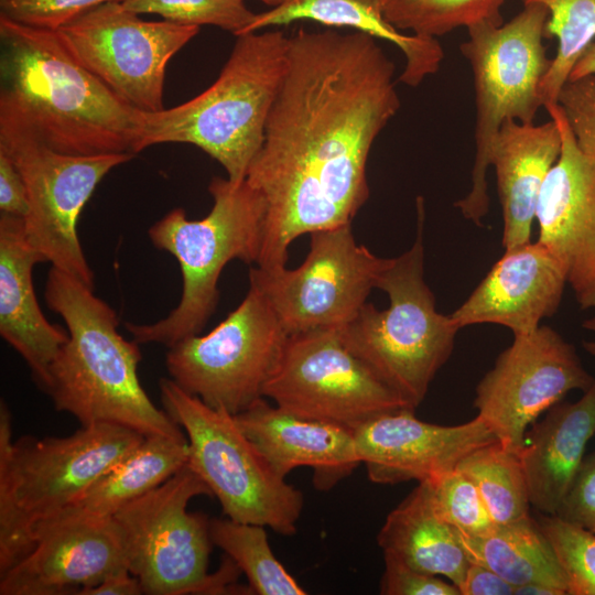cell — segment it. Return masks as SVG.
<instances>
[{"instance_id": "d6a6232c", "label": "cell", "mask_w": 595, "mask_h": 595, "mask_svg": "<svg viewBox=\"0 0 595 595\" xmlns=\"http://www.w3.org/2000/svg\"><path fill=\"white\" fill-rule=\"evenodd\" d=\"M121 4L137 14H159L181 25H214L235 36L245 34L257 14L244 0H123Z\"/></svg>"}, {"instance_id": "52a82bcc", "label": "cell", "mask_w": 595, "mask_h": 595, "mask_svg": "<svg viewBox=\"0 0 595 595\" xmlns=\"http://www.w3.org/2000/svg\"><path fill=\"white\" fill-rule=\"evenodd\" d=\"M424 208L418 199L416 237L409 250L383 270L377 289L389 306L366 303L338 334L412 409L421 404L436 372L450 358L459 331L450 315L436 311L424 280Z\"/></svg>"}, {"instance_id": "4dcf8cb0", "label": "cell", "mask_w": 595, "mask_h": 595, "mask_svg": "<svg viewBox=\"0 0 595 595\" xmlns=\"http://www.w3.org/2000/svg\"><path fill=\"white\" fill-rule=\"evenodd\" d=\"M522 1L543 6L549 12L544 36L556 37L558 50L540 83L539 96L542 107L558 104L573 67L595 40V0Z\"/></svg>"}, {"instance_id": "3957f363", "label": "cell", "mask_w": 595, "mask_h": 595, "mask_svg": "<svg viewBox=\"0 0 595 595\" xmlns=\"http://www.w3.org/2000/svg\"><path fill=\"white\" fill-rule=\"evenodd\" d=\"M0 99L20 110L50 147L75 155H136L139 110L80 65L57 30L0 15Z\"/></svg>"}, {"instance_id": "9a60e30c", "label": "cell", "mask_w": 595, "mask_h": 595, "mask_svg": "<svg viewBox=\"0 0 595 595\" xmlns=\"http://www.w3.org/2000/svg\"><path fill=\"white\" fill-rule=\"evenodd\" d=\"M76 61L137 110L164 109L169 61L199 26L145 21L121 2L102 3L57 30Z\"/></svg>"}, {"instance_id": "74e56055", "label": "cell", "mask_w": 595, "mask_h": 595, "mask_svg": "<svg viewBox=\"0 0 595 595\" xmlns=\"http://www.w3.org/2000/svg\"><path fill=\"white\" fill-rule=\"evenodd\" d=\"M383 560L382 595H461L456 585L436 575L416 571L389 554H383Z\"/></svg>"}, {"instance_id": "603a6c76", "label": "cell", "mask_w": 595, "mask_h": 595, "mask_svg": "<svg viewBox=\"0 0 595 595\" xmlns=\"http://www.w3.org/2000/svg\"><path fill=\"white\" fill-rule=\"evenodd\" d=\"M595 434V376L575 402H558L527 431L520 457L530 502L540 513L555 515Z\"/></svg>"}, {"instance_id": "b9f144b4", "label": "cell", "mask_w": 595, "mask_h": 595, "mask_svg": "<svg viewBox=\"0 0 595 595\" xmlns=\"http://www.w3.org/2000/svg\"><path fill=\"white\" fill-rule=\"evenodd\" d=\"M143 594L138 577L125 569L105 577L99 584L87 588L82 595H139Z\"/></svg>"}, {"instance_id": "5bb4252c", "label": "cell", "mask_w": 595, "mask_h": 595, "mask_svg": "<svg viewBox=\"0 0 595 595\" xmlns=\"http://www.w3.org/2000/svg\"><path fill=\"white\" fill-rule=\"evenodd\" d=\"M310 235V251L296 269L253 267L249 272V282L266 295L289 335L343 327L391 262L358 245L351 224Z\"/></svg>"}, {"instance_id": "d4e9b609", "label": "cell", "mask_w": 595, "mask_h": 595, "mask_svg": "<svg viewBox=\"0 0 595 595\" xmlns=\"http://www.w3.org/2000/svg\"><path fill=\"white\" fill-rule=\"evenodd\" d=\"M312 20L328 26H348L394 44L404 55L405 65L399 79L411 87L435 74L444 58L436 39L403 33L383 14V0H288L257 13L246 33Z\"/></svg>"}, {"instance_id": "ba28073f", "label": "cell", "mask_w": 595, "mask_h": 595, "mask_svg": "<svg viewBox=\"0 0 595 595\" xmlns=\"http://www.w3.org/2000/svg\"><path fill=\"white\" fill-rule=\"evenodd\" d=\"M548 18L543 6L524 4L508 22L468 28V40L461 44L473 74L475 156L470 190L455 206L475 224L489 209L487 172L501 126L532 123L542 107L539 86L551 63L543 45Z\"/></svg>"}, {"instance_id": "8d00e7d4", "label": "cell", "mask_w": 595, "mask_h": 595, "mask_svg": "<svg viewBox=\"0 0 595 595\" xmlns=\"http://www.w3.org/2000/svg\"><path fill=\"white\" fill-rule=\"evenodd\" d=\"M558 104L578 148L595 164V75L566 82Z\"/></svg>"}, {"instance_id": "f6af8a7d", "label": "cell", "mask_w": 595, "mask_h": 595, "mask_svg": "<svg viewBox=\"0 0 595 595\" xmlns=\"http://www.w3.org/2000/svg\"><path fill=\"white\" fill-rule=\"evenodd\" d=\"M582 326L585 329L592 332L593 334V337L591 339L583 342V347L591 356L595 358V314L592 317L585 320Z\"/></svg>"}, {"instance_id": "7a4b0ae2", "label": "cell", "mask_w": 595, "mask_h": 595, "mask_svg": "<svg viewBox=\"0 0 595 595\" xmlns=\"http://www.w3.org/2000/svg\"><path fill=\"white\" fill-rule=\"evenodd\" d=\"M44 300L68 332L42 389L57 411L73 415L82 426L110 423L144 436L186 437L144 391L138 376L140 344L119 333L118 314L94 288L52 267Z\"/></svg>"}, {"instance_id": "f35d334b", "label": "cell", "mask_w": 595, "mask_h": 595, "mask_svg": "<svg viewBox=\"0 0 595 595\" xmlns=\"http://www.w3.org/2000/svg\"><path fill=\"white\" fill-rule=\"evenodd\" d=\"M554 516L595 533V451L584 457Z\"/></svg>"}, {"instance_id": "e575fe53", "label": "cell", "mask_w": 595, "mask_h": 595, "mask_svg": "<svg viewBox=\"0 0 595 595\" xmlns=\"http://www.w3.org/2000/svg\"><path fill=\"white\" fill-rule=\"evenodd\" d=\"M425 483L435 511L455 529L479 534L496 524L477 486L458 468Z\"/></svg>"}, {"instance_id": "8fae6325", "label": "cell", "mask_w": 595, "mask_h": 595, "mask_svg": "<svg viewBox=\"0 0 595 595\" xmlns=\"http://www.w3.org/2000/svg\"><path fill=\"white\" fill-rule=\"evenodd\" d=\"M0 152L17 166L29 195L24 229L29 242L50 262L94 288L95 275L82 248L79 215L101 180L131 153L67 154L50 147L32 123L0 99Z\"/></svg>"}, {"instance_id": "8992f818", "label": "cell", "mask_w": 595, "mask_h": 595, "mask_svg": "<svg viewBox=\"0 0 595 595\" xmlns=\"http://www.w3.org/2000/svg\"><path fill=\"white\" fill-rule=\"evenodd\" d=\"M213 207L198 220L188 219L183 208L171 209L148 230L153 246L178 262L182 294L178 304L162 320L149 324L126 323L139 344H161L167 348L202 333L214 314L218 280L234 259L258 261L266 202L246 180L241 183L215 176L208 185Z\"/></svg>"}, {"instance_id": "9c48e42d", "label": "cell", "mask_w": 595, "mask_h": 595, "mask_svg": "<svg viewBox=\"0 0 595 595\" xmlns=\"http://www.w3.org/2000/svg\"><path fill=\"white\" fill-rule=\"evenodd\" d=\"M159 388L163 409L187 437L186 465L209 487L224 515L293 536L303 494L275 473L235 415L209 407L171 378L160 379Z\"/></svg>"}, {"instance_id": "5b68a950", "label": "cell", "mask_w": 595, "mask_h": 595, "mask_svg": "<svg viewBox=\"0 0 595 595\" xmlns=\"http://www.w3.org/2000/svg\"><path fill=\"white\" fill-rule=\"evenodd\" d=\"M144 435L99 423L64 437L13 442L12 419L0 405V574L32 548L35 527L72 506Z\"/></svg>"}, {"instance_id": "7402d4cb", "label": "cell", "mask_w": 595, "mask_h": 595, "mask_svg": "<svg viewBox=\"0 0 595 595\" xmlns=\"http://www.w3.org/2000/svg\"><path fill=\"white\" fill-rule=\"evenodd\" d=\"M46 259L28 240L24 219L0 216V335L24 359L43 389L50 366L68 339L48 322L33 285V267Z\"/></svg>"}, {"instance_id": "44dd1931", "label": "cell", "mask_w": 595, "mask_h": 595, "mask_svg": "<svg viewBox=\"0 0 595 595\" xmlns=\"http://www.w3.org/2000/svg\"><path fill=\"white\" fill-rule=\"evenodd\" d=\"M235 419L281 477L298 467L313 470V486L329 490L361 464L354 431L291 413L258 399Z\"/></svg>"}, {"instance_id": "4316f807", "label": "cell", "mask_w": 595, "mask_h": 595, "mask_svg": "<svg viewBox=\"0 0 595 595\" xmlns=\"http://www.w3.org/2000/svg\"><path fill=\"white\" fill-rule=\"evenodd\" d=\"M188 461L187 437L144 436L57 516L112 518L128 502L163 484ZM48 520V519H47Z\"/></svg>"}, {"instance_id": "cb8c5ba5", "label": "cell", "mask_w": 595, "mask_h": 595, "mask_svg": "<svg viewBox=\"0 0 595 595\" xmlns=\"http://www.w3.org/2000/svg\"><path fill=\"white\" fill-rule=\"evenodd\" d=\"M561 148V133L553 119L542 125L508 120L501 126L490 166L497 177L505 249L530 241L541 187Z\"/></svg>"}, {"instance_id": "d590c367", "label": "cell", "mask_w": 595, "mask_h": 595, "mask_svg": "<svg viewBox=\"0 0 595 595\" xmlns=\"http://www.w3.org/2000/svg\"><path fill=\"white\" fill-rule=\"evenodd\" d=\"M123 0H0V15L34 28L58 30L106 2Z\"/></svg>"}, {"instance_id": "83f0119b", "label": "cell", "mask_w": 595, "mask_h": 595, "mask_svg": "<svg viewBox=\"0 0 595 595\" xmlns=\"http://www.w3.org/2000/svg\"><path fill=\"white\" fill-rule=\"evenodd\" d=\"M455 532L469 562L488 567L513 586L542 583L569 595L553 547L530 515L479 534Z\"/></svg>"}, {"instance_id": "2e32d148", "label": "cell", "mask_w": 595, "mask_h": 595, "mask_svg": "<svg viewBox=\"0 0 595 595\" xmlns=\"http://www.w3.org/2000/svg\"><path fill=\"white\" fill-rule=\"evenodd\" d=\"M574 346L553 328L513 335L476 387L474 407L506 448L520 453L528 426L572 390L593 383Z\"/></svg>"}, {"instance_id": "ab89813d", "label": "cell", "mask_w": 595, "mask_h": 595, "mask_svg": "<svg viewBox=\"0 0 595 595\" xmlns=\"http://www.w3.org/2000/svg\"><path fill=\"white\" fill-rule=\"evenodd\" d=\"M29 195L25 183L13 162L0 152V212L25 218L29 214Z\"/></svg>"}, {"instance_id": "836d02e7", "label": "cell", "mask_w": 595, "mask_h": 595, "mask_svg": "<svg viewBox=\"0 0 595 595\" xmlns=\"http://www.w3.org/2000/svg\"><path fill=\"white\" fill-rule=\"evenodd\" d=\"M537 521L566 576L569 595H595V533L554 515L540 513Z\"/></svg>"}, {"instance_id": "ee69618b", "label": "cell", "mask_w": 595, "mask_h": 595, "mask_svg": "<svg viewBox=\"0 0 595 595\" xmlns=\"http://www.w3.org/2000/svg\"><path fill=\"white\" fill-rule=\"evenodd\" d=\"M513 595H563V593L548 584L528 583L515 586Z\"/></svg>"}, {"instance_id": "ffe728a7", "label": "cell", "mask_w": 595, "mask_h": 595, "mask_svg": "<svg viewBox=\"0 0 595 595\" xmlns=\"http://www.w3.org/2000/svg\"><path fill=\"white\" fill-rule=\"evenodd\" d=\"M566 284L558 258L540 241H528L505 249L451 317L459 329L497 324L513 335L527 334L555 314Z\"/></svg>"}, {"instance_id": "277c9868", "label": "cell", "mask_w": 595, "mask_h": 595, "mask_svg": "<svg viewBox=\"0 0 595 595\" xmlns=\"http://www.w3.org/2000/svg\"><path fill=\"white\" fill-rule=\"evenodd\" d=\"M218 78L196 97L156 112L140 111L134 154L160 143H188L216 160L235 183L246 180L288 62L278 30L236 36Z\"/></svg>"}, {"instance_id": "1f68e13d", "label": "cell", "mask_w": 595, "mask_h": 595, "mask_svg": "<svg viewBox=\"0 0 595 595\" xmlns=\"http://www.w3.org/2000/svg\"><path fill=\"white\" fill-rule=\"evenodd\" d=\"M505 0H383V14L397 30L436 39L458 28L500 24Z\"/></svg>"}, {"instance_id": "7c38bea8", "label": "cell", "mask_w": 595, "mask_h": 595, "mask_svg": "<svg viewBox=\"0 0 595 595\" xmlns=\"http://www.w3.org/2000/svg\"><path fill=\"white\" fill-rule=\"evenodd\" d=\"M288 337L266 295L249 282L241 303L209 333L169 347L165 366L183 390L236 415L263 397Z\"/></svg>"}, {"instance_id": "4fadbf2b", "label": "cell", "mask_w": 595, "mask_h": 595, "mask_svg": "<svg viewBox=\"0 0 595 595\" xmlns=\"http://www.w3.org/2000/svg\"><path fill=\"white\" fill-rule=\"evenodd\" d=\"M262 394L291 413L351 431L380 413L411 408L345 346L337 328L289 335Z\"/></svg>"}, {"instance_id": "e0dca14e", "label": "cell", "mask_w": 595, "mask_h": 595, "mask_svg": "<svg viewBox=\"0 0 595 595\" xmlns=\"http://www.w3.org/2000/svg\"><path fill=\"white\" fill-rule=\"evenodd\" d=\"M128 570L113 518L57 516L39 523L31 550L0 574L1 595H82Z\"/></svg>"}, {"instance_id": "30bf717a", "label": "cell", "mask_w": 595, "mask_h": 595, "mask_svg": "<svg viewBox=\"0 0 595 595\" xmlns=\"http://www.w3.org/2000/svg\"><path fill=\"white\" fill-rule=\"evenodd\" d=\"M213 494L187 465L160 486L121 507L113 520L121 533L128 570L143 594H227L241 571L226 555L208 572L213 541L209 519L188 512V502Z\"/></svg>"}, {"instance_id": "ac0fdd59", "label": "cell", "mask_w": 595, "mask_h": 595, "mask_svg": "<svg viewBox=\"0 0 595 595\" xmlns=\"http://www.w3.org/2000/svg\"><path fill=\"white\" fill-rule=\"evenodd\" d=\"M544 108L562 148L539 195L538 241L563 266L581 309H595V164L578 148L559 104Z\"/></svg>"}, {"instance_id": "60d3db41", "label": "cell", "mask_w": 595, "mask_h": 595, "mask_svg": "<svg viewBox=\"0 0 595 595\" xmlns=\"http://www.w3.org/2000/svg\"><path fill=\"white\" fill-rule=\"evenodd\" d=\"M515 586L486 566L469 562L461 595H513Z\"/></svg>"}, {"instance_id": "bcb514c9", "label": "cell", "mask_w": 595, "mask_h": 595, "mask_svg": "<svg viewBox=\"0 0 595 595\" xmlns=\"http://www.w3.org/2000/svg\"><path fill=\"white\" fill-rule=\"evenodd\" d=\"M259 1H262L264 4L270 6L271 8H275L283 4L288 0H259Z\"/></svg>"}, {"instance_id": "d6986e66", "label": "cell", "mask_w": 595, "mask_h": 595, "mask_svg": "<svg viewBox=\"0 0 595 595\" xmlns=\"http://www.w3.org/2000/svg\"><path fill=\"white\" fill-rule=\"evenodd\" d=\"M354 436L368 478L380 485L431 480L498 441L478 415L462 424L439 425L419 420L411 408L380 413L357 428Z\"/></svg>"}, {"instance_id": "f1b7e54d", "label": "cell", "mask_w": 595, "mask_h": 595, "mask_svg": "<svg viewBox=\"0 0 595 595\" xmlns=\"http://www.w3.org/2000/svg\"><path fill=\"white\" fill-rule=\"evenodd\" d=\"M214 547L219 548L246 575L250 593L304 595L306 591L275 558L266 527L229 518L209 520Z\"/></svg>"}, {"instance_id": "6da1fadb", "label": "cell", "mask_w": 595, "mask_h": 595, "mask_svg": "<svg viewBox=\"0 0 595 595\" xmlns=\"http://www.w3.org/2000/svg\"><path fill=\"white\" fill-rule=\"evenodd\" d=\"M396 66L359 31L300 29L246 181L266 202L257 267H285L292 241L351 224L367 202L371 147L400 108Z\"/></svg>"}, {"instance_id": "7bdbcfd3", "label": "cell", "mask_w": 595, "mask_h": 595, "mask_svg": "<svg viewBox=\"0 0 595 595\" xmlns=\"http://www.w3.org/2000/svg\"><path fill=\"white\" fill-rule=\"evenodd\" d=\"M589 75H595V41L582 54L573 67L569 80H575Z\"/></svg>"}, {"instance_id": "484cf974", "label": "cell", "mask_w": 595, "mask_h": 595, "mask_svg": "<svg viewBox=\"0 0 595 595\" xmlns=\"http://www.w3.org/2000/svg\"><path fill=\"white\" fill-rule=\"evenodd\" d=\"M377 542L383 554L416 571L444 576L457 588L469 564L454 527L435 511L425 482L389 512Z\"/></svg>"}, {"instance_id": "f546056e", "label": "cell", "mask_w": 595, "mask_h": 595, "mask_svg": "<svg viewBox=\"0 0 595 595\" xmlns=\"http://www.w3.org/2000/svg\"><path fill=\"white\" fill-rule=\"evenodd\" d=\"M456 468L475 483L496 524L530 515L528 483L519 453L496 441L469 453Z\"/></svg>"}]
</instances>
